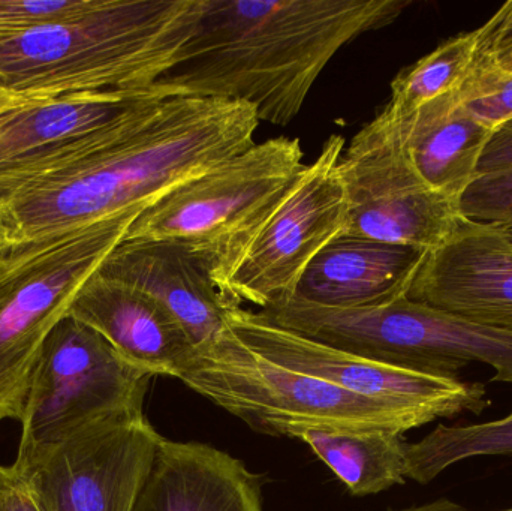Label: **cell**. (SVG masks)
Here are the masks:
<instances>
[{"label":"cell","instance_id":"277c9868","mask_svg":"<svg viewBox=\"0 0 512 511\" xmlns=\"http://www.w3.org/2000/svg\"><path fill=\"white\" fill-rule=\"evenodd\" d=\"M303 156L297 138L255 143L156 200L125 239L182 246L206 267L224 297L252 243L288 197Z\"/></svg>","mask_w":512,"mask_h":511},{"label":"cell","instance_id":"83f0119b","mask_svg":"<svg viewBox=\"0 0 512 511\" xmlns=\"http://www.w3.org/2000/svg\"><path fill=\"white\" fill-rule=\"evenodd\" d=\"M0 511H39L23 474L14 465H0Z\"/></svg>","mask_w":512,"mask_h":511},{"label":"cell","instance_id":"e0dca14e","mask_svg":"<svg viewBox=\"0 0 512 511\" xmlns=\"http://www.w3.org/2000/svg\"><path fill=\"white\" fill-rule=\"evenodd\" d=\"M134 511H262L261 482L222 450L162 437Z\"/></svg>","mask_w":512,"mask_h":511},{"label":"cell","instance_id":"30bf717a","mask_svg":"<svg viewBox=\"0 0 512 511\" xmlns=\"http://www.w3.org/2000/svg\"><path fill=\"white\" fill-rule=\"evenodd\" d=\"M161 438L144 410L126 411L17 456L12 465L39 511H134Z\"/></svg>","mask_w":512,"mask_h":511},{"label":"cell","instance_id":"603a6c76","mask_svg":"<svg viewBox=\"0 0 512 511\" xmlns=\"http://www.w3.org/2000/svg\"><path fill=\"white\" fill-rule=\"evenodd\" d=\"M457 206L460 216L477 224H512V167L475 177Z\"/></svg>","mask_w":512,"mask_h":511},{"label":"cell","instance_id":"ffe728a7","mask_svg":"<svg viewBox=\"0 0 512 511\" xmlns=\"http://www.w3.org/2000/svg\"><path fill=\"white\" fill-rule=\"evenodd\" d=\"M355 497L379 494L406 479V443L391 432L306 431L298 437Z\"/></svg>","mask_w":512,"mask_h":511},{"label":"cell","instance_id":"1f68e13d","mask_svg":"<svg viewBox=\"0 0 512 511\" xmlns=\"http://www.w3.org/2000/svg\"><path fill=\"white\" fill-rule=\"evenodd\" d=\"M495 227V225H493ZM499 231H501L502 236L510 242L512 246V224L510 225H501V227H496Z\"/></svg>","mask_w":512,"mask_h":511},{"label":"cell","instance_id":"7402d4cb","mask_svg":"<svg viewBox=\"0 0 512 511\" xmlns=\"http://www.w3.org/2000/svg\"><path fill=\"white\" fill-rule=\"evenodd\" d=\"M507 455H512V413L481 425H441L418 443L406 444V479L426 485L457 462Z\"/></svg>","mask_w":512,"mask_h":511},{"label":"cell","instance_id":"ba28073f","mask_svg":"<svg viewBox=\"0 0 512 511\" xmlns=\"http://www.w3.org/2000/svg\"><path fill=\"white\" fill-rule=\"evenodd\" d=\"M152 378L92 327L66 315L36 360L17 456L59 443L95 420L144 410Z\"/></svg>","mask_w":512,"mask_h":511},{"label":"cell","instance_id":"8fae6325","mask_svg":"<svg viewBox=\"0 0 512 511\" xmlns=\"http://www.w3.org/2000/svg\"><path fill=\"white\" fill-rule=\"evenodd\" d=\"M345 138L331 135L312 164L304 165L282 206L234 272L224 303L267 308L294 296L313 258L348 228V203L339 164Z\"/></svg>","mask_w":512,"mask_h":511},{"label":"cell","instance_id":"f546056e","mask_svg":"<svg viewBox=\"0 0 512 511\" xmlns=\"http://www.w3.org/2000/svg\"><path fill=\"white\" fill-rule=\"evenodd\" d=\"M32 101V99L24 98V96L15 95V93L9 92V90L0 87V113L9 108L17 107V105L23 104V102Z\"/></svg>","mask_w":512,"mask_h":511},{"label":"cell","instance_id":"ac0fdd59","mask_svg":"<svg viewBox=\"0 0 512 511\" xmlns=\"http://www.w3.org/2000/svg\"><path fill=\"white\" fill-rule=\"evenodd\" d=\"M150 96L149 90L75 93L2 111L0 174L110 125Z\"/></svg>","mask_w":512,"mask_h":511},{"label":"cell","instance_id":"484cf974","mask_svg":"<svg viewBox=\"0 0 512 511\" xmlns=\"http://www.w3.org/2000/svg\"><path fill=\"white\" fill-rule=\"evenodd\" d=\"M480 35V62L486 65L496 57L512 50V0L505 3L483 27L478 29Z\"/></svg>","mask_w":512,"mask_h":511},{"label":"cell","instance_id":"4316f807","mask_svg":"<svg viewBox=\"0 0 512 511\" xmlns=\"http://www.w3.org/2000/svg\"><path fill=\"white\" fill-rule=\"evenodd\" d=\"M512 167V119L493 129L489 143L478 161L477 176Z\"/></svg>","mask_w":512,"mask_h":511},{"label":"cell","instance_id":"3957f363","mask_svg":"<svg viewBox=\"0 0 512 511\" xmlns=\"http://www.w3.org/2000/svg\"><path fill=\"white\" fill-rule=\"evenodd\" d=\"M203 0H90L71 17L0 38V87L32 99L149 90L182 60Z\"/></svg>","mask_w":512,"mask_h":511},{"label":"cell","instance_id":"cb8c5ba5","mask_svg":"<svg viewBox=\"0 0 512 511\" xmlns=\"http://www.w3.org/2000/svg\"><path fill=\"white\" fill-rule=\"evenodd\" d=\"M463 93L466 107L493 128L512 119V72L477 66Z\"/></svg>","mask_w":512,"mask_h":511},{"label":"cell","instance_id":"4dcf8cb0","mask_svg":"<svg viewBox=\"0 0 512 511\" xmlns=\"http://www.w3.org/2000/svg\"><path fill=\"white\" fill-rule=\"evenodd\" d=\"M477 66H492V68L499 69V71L512 72V50L507 51V53L502 54V56L496 57L495 60L486 63V65Z\"/></svg>","mask_w":512,"mask_h":511},{"label":"cell","instance_id":"7a4b0ae2","mask_svg":"<svg viewBox=\"0 0 512 511\" xmlns=\"http://www.w3.org/2000/svg\"><path fill=\"white\" fill-rule=\"evenodd\" d=\"M409 0H203L182 60L156 98L243 102L286 126L334 56L402 15Z\"/></svg>","mask_w":512,"mask_h":511},{"label":"cell","instance_id":"44dd1931","mask_svg":"<svg viewBox=\"0 0 512 511\" xmlns=\"http://www.w3.org/2000/svg\"><path fill=\"white\" fill-rule=\"evenodd\" d=\"M478 62V29L454 36L394 78L387 107L399 116H409L426 102L463 89Z\"/></svg>","mask_w":512,"mask_h":511},{"label":"cell","instance_id":"9c48e42d","mask_svg":"<svg viewBox=\"0 0 512 511\" xmlns=\"http://www.w3.org/2000/svg\"><path fill=\"white\" fill-rule=\"evenodd\" d=\"M346 236L433 249L459 225L456 198L427 186L415 170L402 119L385 105L343 150Z\"/></svg>","mask_w":512,"mask_h":511},{"label":"cell","instance_id":"8992f818","mask_svg":"<svg viewBox=\"0 0 512 511\" xmlns=\"http://www.w3.org/2000/svg\"><path fill=\"white\" fill-rule=\"evenodd\" d=\"M259 320L339 350L432 377L457 380L471 363L512 383V333L487 329L411 300L331 309L289 297L255 312Z\"/></svg>","mask_w":512,"mask_h":511},{"label":"cell","instance_id":"6da1fadb","mask_svg":"<svg viewBox=\"0 0 512 511\" xmlns=\"http://www.w3.org/2000/svg\"><path fill=\"white\" fill-rule=\"evenodd\" d=\"M243 102L156 98L0 174V251L144 210L255 144Z\"/></svg>","mask_w":512,"mask_h":511},{"label":"cell","instance_id":"4fadbf2b","mask_svg":"<svg viewBox=\"0 0 512 511\" xmlns=\"http://www.w3.org/2000/svg\"><path fill=\"white\" fill-rule=\"evenodd\" d=\"M406 299L487 329L512 333V246L493 225L460 219L429 249Z\"/></svg>","mask_w":512,"mask_h":511},{"label":"cell","instance_id":"7c38bea8","mask_svg":"<svg viewBox=\"0 0 512 511\" xmlns=\"http://www.w3.org/2000/svg\"><path fill=\"white\" fill-rule=\"evenodd\" d=\"M227 320L231 332L262 359L352 395L417 414L429 423L463 413L480 414L490 404L483 384L432 377L375 362L271 326L249 309H230Z\"/></svg>","mask_w":512,"mask_h":511},{"label":"cell","instance_id":"52a82bcc","mask_svg":"<svg viewBox=\"0 0 512 511\" xmlns=\"http://www.w3.org/2000/svg\"><path fill=\"white\" fill-rule=\"evenodd\" d=\"M177 380L255 431L298 440L306 431L403 435L427 425L408 411L337 389L262 359L233 332L197 354Z\"/></svg>","mask_w":512,"mask_h":511},{"label":"cell","instance_id":"f1b7e54d","mask_svg":"<svg viewBox=\"0 0 512 511\" xmlns=\"http://www.w3.org/2000/svg\"><path fill=\"white\" fill-rule=\"evenodd\" d=\"M402 511H471L465 509V507L459 506V504L451 503L448 500H439L435 501V503L424 504V506L420 507H412V509L402 510ZM499 511H512L511 509L507 510H499Z\"/></svg>","mask_w":512,"mask_h":511},{"label":"cell","instance_id":"5bb4252c","mask_svg":"<svg viewBox=\"0 0 512 511\" xmlns=\"http://www.w3.org/2000/svg\"><path fill=\"white\" fill-rule=\"evenodd\" d=\"M158 300L188 333L197 353L230 333L225 305L206 267L182 246L158 240H123L98 269Z\"/></svg>","mask_w":512,"mask_h":511},{"label":"cell","instance_id":"d4e9b609","mask_svg":"<svg viewBox=\"0 0 512 511\" xmlns=\"http://www.w3.org/2000/svg\"><path fill=\"white\" fill-rule=\"evenodd\" d=\"M90 0H0V38L20 35L77 14Z\"/></svg>","mask_w":512,"mask_h":511},{"label":"cell","instance_id":"5b68a950","mask_svg":"<svg viewBox=\"0 0 512 511\" xmlns=\"http://www.w3.org/2000/svg\"><path fill=\"white\" fill-rule=\"evenodd\" d=\"M141 212L0 251V423L20 422L48 335Z\"/></svg>","mask_w":512,"mask_h":511},{"label":"cell","instance_id":"d6986e66","mask_svg":"<svg viewBox=\"0 0 512 511\" xmlns=\"http://www.w3.org/2000/svg\"><path fill=\"white\" fill-rule=\"evenodd\" d=\"M400 119L409 158L421 179L459 200L477 177L478 161L495 128L466 107L463 89L426 102Z\"/></svg>","mask_w":512,"mask_h":511},{"label":"cell","instance_id":"2e32d148","mask_svg":"<svg viewBox=\"0 0 512 511\" xmlns=\"http://www.w3.org/2000/svg\"><path fill=\"white\" fill-rule=\"evenodd\" d=\"M429 249L342 234L307 266L294 299L331 309H366L403 299Z\"/></svg>","mask_w":512,"mask_h":511},{"label":"cell","instance_id":"9a60e30c","mask_svg":"<svg viewBox=\"0 0 512 511\" xmlns=\"http://www.w3.org/2000/svg\"><path fill=\"white\" fill-rule=\"evenodd\" d=\"M68 315L92 327L153 377L179 378L198 354L188 333L158 300L98 272L83 285Z\"/></svg>","mask_w":512,"mask_h":511}]
</instances>
